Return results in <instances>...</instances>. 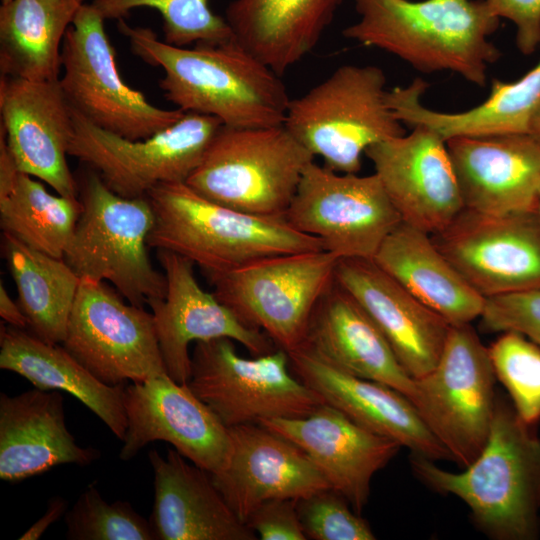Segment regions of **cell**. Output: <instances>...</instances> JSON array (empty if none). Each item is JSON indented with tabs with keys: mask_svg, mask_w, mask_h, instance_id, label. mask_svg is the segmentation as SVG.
Instances as JSON below:
<instances>
[{
	"mask_svg": "<svg viewBox=\"0 0 540 540\" xmlns=\"http://www.w3.org/2000/svg\"><path fill=\"white\" fill-rule=\"evenodd\" d=\"M303 345L352 375L387 385L408 399L413 394L414 378L373 319L336 280L314 308Z\"/></svg>",
	"mask_w": 540,
	"mask_h": 540,
	"instance_id": "27",
	"label": "cell"
},
{
	"mask_svg": "<svg viewBox=\"0 0 540 540\" xmlns=\"http://www.w3.org/2000/svg\"><path fill=\"white\" fill-rule=\"evenodd\" d=\"M146 196L154 212L148 246L189 259L207 276L269 256L324 250L320 240L296 230L285 218L224 206L185 182L158 184Z\"/></svg>",
	"mask_w": 540,
	"mask_h": 540,
	"instance_id": "4",
	"label": "cell"
},
{
	"mask_svg": "<svg viewBox=\"0 0 540 540\" xmlns=\"http://www.w3.org/2000/svg\"><path fill=\"white\" fill-rule=\"evenodd\" d=\"M538 211H539V213H540V201H539V208H538Z\"/></svg>",
	"mask_w": 540,
	"mask_h": 540,
	"instance_id": "47",
	"label": "cell"
},
{
	"mask_svg": "<svg viewBox=\"0 0 540 540\" xmlns=\"http://www.w3.org/2000/svg\"><path fill=\"white\" fill-rule=\"evenodd\" d=\"M69 540H157L150 520L125 501L106 502L89 485L65 513Z\"/></svg>",
	"mask_w": 540,
	"mask_h": 540,
	"instance_id": "37",
	"label": "cell"
},
{
	"mask_svg": "<svg viewBox=\"0 0 540 540\" xmlns=\"http://www.w3.org/2000/svg\"><path fill=\"white\" fill-rule=\"evenodd\" d=\"M313 159L284 125H221L185 183L224 206L261 217L285 218Z\"/></svg>",
	"mask_w": 540,
	"mask_h": 540,
	"instance_id": "7",
	"label": "cell"
},
{
	"mask_svg": "<svg viewBox=\"0 0 540 540\" xmlns=\"http://www.w3.org/2000/svg\"><path fill=\"white\" fill-rule=\"evenodd\" d=\"M0 316L10 326L20 329L28 327V320L18 302L12 300L2 282L0 285Z\"/></svg>",
	"mask_w": 540,
	"mask_h": 540,
	"instance_id": "43",
	"label": "cell"
},
{
	"mask_svg": "<svg viewBox=\"0 0 540 540\" xmlns=\"http://www.w3.org/2000/svg\"><path fill=\"white\" fill-rule=\"evenodd\" d=\"M1 134L22 173L59 195L78 197V183L67 163L74 133L72 107L59 80L31 81L1 75Z\"/></svg>",
	"mask_w": 540,
	"mask_h": 540,
	"instance_id": "19",
	"label": "cell"
},
{
	"mask_svg": "<svg viewBox=\"0 0 540 540\" xmlns=\"http://www.w3.org/2000/svg\"><path fill=\"white\" fill-rule=\"evenodd\" d=\"M307 539L374 540L368 522L340 493L328 488L296 501Z\"/></svg>",
	"mask_w": 540,
	"mask_h": 540,
	"instance_id": "38",
	"label": "cell"
},
{
	"mask_svg": "<svg viewBox=\"0 0 540 540\" xmlns=\"http://www.w3.org/2000/svg\"><path fill=\"white\" fill-rule=\"evenodd\" d=\"M367 148L365 155L402 222L430 235L464 209L446 140L425 125Z\"/></svg>",
	"mask_w": 540,
	"mask_h": 540,
	"instance_id": "17",
	"label": "cell"
},
{
	"mask_svg": "<svg viewBox=\"0 0 540 540\" xmlns=\"http://www.w3.org/2000/svg\"><path fill=\"white\" fill-rule=\"evenodd\" d=\"M81 212L78 197L55 196L20 171L7 188L0 190L3 233L56 258H64Z\"/></svg>",
	"mask_w": 540,
	"mask_h": 540,
	"instance_id": "34",
	"label": "cell"
},
{
	"mask_svg": "<svg viewBox=\"0 0 540 540\" xmlns=\"http://www.w3.org/2000/svg\"><path fill=\"white\" fill-rule=\"evenodd\" d=\"M72 113L68 155L90 166L125 198L146 196L161 183L186 182L222 125L216 117L186 112L153 136L130 140L95 126L73 108Z\"/></svg>",
	"mask_w": 540,
	"mask_h": 540,
	"instance_id": "12",
	"label": "cell"
},
{
	"mask_svg": "<svg viewBox=\"0 0 540 540\" xmlns=\"http://www.w3.org/2000/svg\"><path fill=\"white\" fill-rule=\"evenodd\" d=\"M480 318L489 332L514 331L528 336L540 330V286L485 298Z\"/></svg>",
	"mask_w": 540,
	"mask_h": 540,
	"instance_id": "39",
	"label": "cell"
},
{
	"mask_svg": "<svg viewBox=\"0 0 540 540\" xmlns=\"http://www.w3.org/2000/svg\"><path fill=\"white\" fill-rule=\"evenodd\" d=\"M93 447H81L65 423L58 390L34 388L16 396L0 394V478L19 482L55 466H86L99 459Z\"/></svg>",
	"mask_w": 540,
	"mask_h": 540,
	"instance_id": "25",
	"label": "cell"
},
{
	"mask_svg": "<svg viewBox=\"0 0 540 540\" xmlns=\"http://www.w3.org/2000/svg\"><path fill=\"white\" fill-rule=\"evenodd\" d=\"M386 76L375 65H342L291 99L284 126L323 165L359 173L371 145L405 134L387 103Z\"/></svg>",
	"mask_w": 540,
	"mask_h": 540,
	"instance_id": "5",
	"label": "cell"
},
{
	"mask_svg": "<svg viewBox=\"0 0 540 540\" xmlns=\"http://www.w3.org/2000/svg\"><path fill=\"white\" fill-rule=\"evenodd\" d=\"M288 356L290 369L301 382L359 425L395 440L411 454L451 460L411 401L397 390L352 375L306 345Z\"/></svg>",
	"mask_w": 540,
	"mask_h": 540,
	"instance_id": "22",
	"label": "cell"
},
{
	"mask_svg": "<svg viewBox=\"0 0 540 540\" xmlns=\"http://www.w3.org/2000/svg\"><path fill=\"white\" fill-rule=\"evenodd\" d=\"M91 5L105 20L124 19L139 7L155 9L162 18L164 42L174 46L221 43L233 38L225 18L210 9L209 0H92Z\"/></svg>",
	"mask_w": 540,
	"mask_h": 540,
	"instance_id": "35",
	"label": "cell"
},
{
	"mask_svg": "<svg viewBox=\"0 0 540 540\" xmlns=\"http://www.w3.org/2000/svg\"><path fill=\"white\" fill-rule=\"evenodd\" d=\"M67 510V502L64 498L56 496L50 499L45 514L35 522L19 539L38 540L48 527L56 522Z\"/></svg>",
	"mask_w": 540,
	"mask_h": 540,
	"instance_id": "42",
	"label": "cell"
},
{
	"mask_svg": "<svg viewBox=\"0 0 540 540\" xmlns=\"http://www.w3.org/2000/svg\"><path fill=\"white\" fill-rule=\"evenodd\" d=\"M529 134L540 142V103L538 104L530 120Z\"/></svg>",
	"mask_w": 540,
	"mask_h": 540,
	"instance_id": "44",
	"label": "cell"
},
{
	"mask_svg": "<svg viewBox=\"0 0 540 540\" xmlns=\"http://www.w3.org/2000/svg\"><path fill=\"white\" fill-rule=\"evenodd\" d=\"M426 88L427 82L417 78L406 87L388 90L387 103L402 124L425 125L446 141L459 136L529 133L530 120L540 103V59L516 81L493 79L486 100L462 112L427 108L420 101Z\"/></svg>",
	"mask_w": 540,
	"mask_h": 540,
	"instance_id": "29",
	"label": "cell"
},
{
	"mask_svg": "<svg viewBox=\"0 0 540 540\" xmlns=\"http://www.w3.org/2000/svg\"><path fill=\"white\" fill-rule=\"evenodd\" d=\"M484 1L491 14L514 23L519 51L524 55L533 54L540 45V0Z\"/></svg>",
	"mask_w": 540,
	"mask_h": 540,
	"instance_id": "41",
	"label": "cell"
},
{
	"mask_svg": "<svg viewBox=\"0 0 540 540\" xmlns=\"http://www.w3.org/2000/svg\"><path fill=\"white\" fill-rule=\"evenodd\" d=\"M86 1L10 0L1 4V75L59 80L65 34Z\"/></svg>",
	"mask_w": 540,
	"mask_h": 540,
	"instance_id": "32",
	"label": "cell"
},
{
	"mask_svg": "<svg viewBox=\"0 0 540 540\" xmlns=\"http://www.w3.org/2000/svg\"><path fill=\"white\" fill-rule=\"evenodd\" d=\"M294 499H271L261 503L246 525L262 540H306Z\"/></svg>",
	"mask_w": 540,
	"mask_h": 540,
	"instance_id": "40",
	"label": "cell"
},
{
	"mask_svg": "<svg viewBox=\"0 0 540 540\" xmlns=\"http://www.w3.org/2000/svg\"><path fill=\"white\" fill-rule=\"evenodd\" d=\"M158 259L167 281L166 295L147 304L166 372L174 381L184 384L190 379L192 342L229 338L253 356L277 349L264 332L244 324L213 293L201 288L192 261L167 250H158Z\"/></svg>",
	"mask_w": 540,
	"mask_h": 540,
	"instance_id": "18",
	"label": "cell"
},
{
	"mask_svg": "<svg viewBox=\"0 0 540 540\" xmlns=\"http://www.w3.org/2000/svg\"><path fill=\"white\" fill-rule=\"evenodd\" d=\"M154 475L151 525L157 540H255L206 470L175 449L149 452Z\"/></svg>",
	"mask_w": 540,
	"mask_h": 540,
	"instance_id": "26",
	"label": "cell"
},
{
	"mask_svg": "<svg viewBox=\"0 0 540 540\" xmlns=\"http://www.w3.org/2000/svg\"><path fill=\"white\" fill-rule=\"evenodd\" d=\"M527 337L533 340L535 343H537L540 346V330L531 333Z\"/></svg>",
	"mask_w": 540,
	"mask_h": 540,
	"instance_id": "45",
	"label": "cell"
},
{
	"mask_svg": "<svg viewBox=\"0 0 540 540\" xmlns=\"http://www.w3.org/2000/svg\"><path fill=\"white\" fill-rule=\"evenodd\" d=\"M415 476L433 491L454 495L476 527L495 540H535L540 534V438L512 403L497 397L488 440L462 472L411 454Z\"/></svg>",
	"mask_w": 540,
	"mask_h": 540,
	"instance_id": "2",
	"label": "cell"
},
{
	"mask_svg": "<svg viewBox=\"0 0 540 540\" xmlns=\"http://www.w3.org/2000/svg\"><path fill=\"white\" fill-rule=\"evenodd\" d=\"M285 220L339 259H373L402 222L375 173H339L314 161L301 177Z\"/></svg>",
	"mask_w": 540,
	"mask_h": 540,
	"instance_id": "13",
	"label": "cell"
},
{
	"mask_svg": "<svg viewBox=\"0 0 540 540\" xmlns=\"http://www.w3.org/2000/svg\"><path fill=\"white\" fill-rule=\"evenodd\" d=\"M342 0H233V38L279 76L318 44Z\"/></svg>",
	"mask_w": 540,
	"mask_h": 540,
	"instance_id": "30",
	"label": "cell"
},
{
	"mask_svg": "<svg viewBox=\"0 0 540 540\" xmlns=\"http://www.w3.org/2000/svg\"><path fill=\"white\" fill-rule=\"evenodd\" d=\"M373 261L451 326L470 324L483 312L485 298L422 230L401 222L383 241Z\"/></svg>",
	"mask_w": 540,
	"mask_h": 540,
	"instance_id": "28",
	"label": "cell"
},
{
	"mask_svg": "<svg viewBox=\"0 0 540 540\" xmlns=\"http://www.w3.org/2000/svg\"><path fill=\"white\" fill-rule=\"evenodd\" d=\"M0 368L19 374L34 387L72 394L123 441L127 430L125 384L110 386L96 378L64 347L25 329L1 326Z\"/></svg>",
	"mask_w": 540,
	"mask_h": 540,
	"instance_id": "31",
	"label": "cell"
},
{
	"mask_svg": "<svg viewBox=\"0 0 540 540\" xmlns=\"http://www.w3.org/2000/svg\"><path fill=\"white\" fill-rule=\"evenodd\" d=\"M10 0H1V4H5L7 2H9Z\"/></svg>",
	"mask_w": 540,
	"mask_h": 540,
	"instance_id": "46",
	"label": "cell"
},
{
	"mask_svg": "<svg viewBox=\"0 0 540 540\" xmlns=\"http://www.w3.org/2000/svg\"><path fill=\"white\" fill-rule=\"evenodd\" d=\"M127 430L119 454L132 459L153 441H165L210 474L221 472L230 457L231 436L215 413L190 389L168 374L126 385Z\"/></svg>",
	"mask_w": 540,
	"mask_h": 540,
	"instance_id": "16",
	"label": "cell"
},
{
	"mask_svg": "<svg viewBox=\"0 0 540 540\" xmlns=\"http://www.w3.org/2000/svg\"><path fill=\"white\" fill-rule=\"evenodd\" d=\"M187 384L227 428L303 417L325 403L293 376L286 351L245 358L229 338L196 342Z\"/></svg>",
	"mask_w": 540,
	"mask_h": 540,
	"instance_id": "10",
	"label": "cell"
},
{
	"mask_svg": "<svg viewBox=\"0 0 540 540\" xmlns=\"http://www.w3.org/2000/svg\"><path fill=\"white\" fill-rule=\"evenodd\" d=\"M3 253L18 291L30 333L62 344L80 284L64 258H56L3 233Z\"/></svg>",
	"mask_w": 540,
	"mask_h": 540,
	"instance_id": "33",
	"label": "cell"
},
{
	"mask_svg": "<svg viewBox=\"0 0 540 540\" xmlns=\"http://www.w3.org/2000/svg\"><path fill=\"white\" fill-rule=\"evenodd\" d=\"M359 19L343 36L391 53L421 72L450 71L485 86L501 56L488 37L500 19L484 0H353Z\"/></svg>",
	"mask_w": 540,
	"mask_h": 540,
	"instance_id": "3",
	"label": "cell"
},
{
	"mask_svg": "<svg viewBox=\"0 0 540 540\" xmlns=\"http://www.w3.org/2000/svg\"><path fill=\"white\" fill-rule=\"evenodd\" d=\"M77 183L82 212L64 260L80 278L110 281L133 305L164 298L165 274L153 268L147 253L154 224L147 196L122 197L93 169Z\"/></svg>",
	"mask_w": 540,
	"mask_h": 540,
	"instance_id": "6",
	"label": "cell"
},
{
	"mask_svg": "<svg viewBox=\"0 0 540 540\" xmlns=\"http://www.w3.org/2000/svg\"><path fill=\"white\" fill-rule=\"evenodd\" d=\"M104 21L91 3L79 9L63 40L59 84L70 106L95 126L130 140L151 137L185 112L154 106L122 79Z\"/></svg>",
	"mask_w": 540,
	"mask_h": 540,
	"instance_id": "11",
	"label": "cell"
},
{
	"mask_svg": "<svg viewBox=\"0 0 540 540\" xmlns=\"http://www.w3.org/2000/svg\"><path fill=\"white\" fill-rule=\"evenodd\" d=\"M496 378L507 390L519 418L540 421V346L524 334L507 331L488 347Z\"/></svg>",
	"mask_w": 540,
	"mask_h": 540,
	"instance_id": "36",
	"label": "cell"
},
{
	"mask_svg": "<svg viewBox=\"0 0 540 540\" xmlns=\"http://www.w3.org/2000/svg\"><path fill=\"white\" fill-rule=\"evenodd\" d=\"M335 280L364 308L414 379L437 364L451 325L426 307L373 259H339Z\"/></svg>",
	"mask_w": 540,
	"mask_h": 540,
	"instance_id": "24",
	"label": "cell"
},
{
	"mask_svg": "<svg viewBox=\"0 0 540 540\" xmlns=\"http://www.w3.org/2000/svg\"><path fill=\"white\" fill-rule=\"evenodd\" d=\"M62 345L110 386L167 374L152 313L124 303L103 281L80 278Z\"/></svg>",
	"mask_w": 540,
	"mask_h": 540,
	"instance_id": "14",
	"label": "cell"
},
{
	"mask_svg": "<svg viewBox=\"0 0 540 540\" xmlns=\"http://www.w3.org/2000/svg\"><path fill=\"white\" fill-rule=\"evenodd\" d=\"M464 209L490 215L538 211L540 142L531 134L446 141Z\"/></svg>",
	"mask_w": 540,
	"mask_h": 540,
	"instance_id": "23",
	"label": "cell"
},
{
	"mask_svg": "<svg viewBox=\"0 0 540 540\" xmlns=\"http://www.w3.org/2000/svg\"><path fill=\"white\" fill-rule=\"evenodd\" d=\"M495 380L488 347L470 324L451 326L435 367L414 379L409 400L451 460L463 468L488 440Z\"/></svg>",
	"mask_w": 540,
	"mask_h": 540,
	"instance_id": "9",
	"label": "cell"
},
{
	"mask_svg": "<svg viewBox=\"0 0 540 540\" xmlns=\"http://www.w3.org/2000/svg\"><path fill=\"white\" fill-rule=\"evenodd\" d=\"M229 432V460L221 472L211 477L245 524L250 514L267 500H299L331 488L297 445L265 426L248 423L231 427Z\"/></svg>",
	"mask_w": 540,
	"mask_h": 540,
	"instance_id": "21",
	"label": "cell"
},
{
	"mask_svg": "<svg viewBox=\"0 0 540 540\" xmlns=\"http://www.w3.org/2000/svg\"><path fill=\"white\" fill-rule=\"evenodd\" d=\"M431 236L484 298L540 286L539 211L490 215L463 209Z\"/></svg>",
	"mask_w": 540,
	"mask_h": 540,
	"instance_id": "15",
	"label": "cell"
},
{
	"mask_svg": "<svg viewBox=\"0 0 540 540\" xmlns=\"http://www.w3.org/2000/svg\"><path fill=\"white\" fill-rule=\"evenodd\" d=\"M259 424L297 445L358 514L368 502L373 476L402 447L327 403L303 417L264 419Z\"/></svg>",
	"mask_w": 540,
	"mask_h": 540,
	"instance_id": "20",
	"label": "cell"
},
{
	"mask_svg": "<svg viewBox=\"0 0 540 540\" xmlns=\"http://www.w3.org/2000/svg\"><path fill=\"white\" fill-rule=\"evenodd\" d=\"M339 258L326 250L269 256L207 277L215 297L277 348L302 346L318 301L335 281Z\"/></svg>",
	"mask_w": 540,
	"mask_h": 540,
	"instance_id": "8",
	"label": "cell"
},
{
	"mask_svg": "<svg viewBox=\"0 0 540 540\" xmlns=\"http://www.w3.org/2000/svg\"><path fill=\"white\" fill-rule=\"evenodd\" d=\"M117 27L134 55L163 70L159 87L177 109L216 117L230 127L284 125L291 99L281 76L234 38L187 48L124 19Z\"/></svg>",
	"mask_w": 540,
	"mask_h": 540,
	"instance_id": "1",
	"label": "cell"
}]
</instances>
